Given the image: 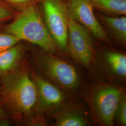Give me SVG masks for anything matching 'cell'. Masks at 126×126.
I'll list each match as a JSON object with an SVG mask.
<instances>
[{"label": "cell", "instance_id": "6da1fadb", "mask_svg": "<svg viewBox=\"0 0 126 126\" xmlns=\"http://www.w3.org/2000/svg\"><path fill=\"white\" fill-rule=\"evenodd\" d=\"M4 32L21 41L37 45L48 52L53 53L58 48L46 25L40 2L18 12L5 27Z\"/></svg>", "mask_w": 126, "mask_h": 126}, {"label": "cell", "instance_id": "7a4b0ae2", "mask_svg": "<svg viewBox=\"0 0 126 126\" xmlns=\"http://www.w3.org/2000/svg\"><path fill=\"white\" fill-rule=\"evenodd\" d=\"M4 94L6 99L16 113H30L36 104L38 94L36 84L26 72H20L7 82Z\"/></svg>", "mask_w": 126, "mask_h": 126}, {"label": "cell", "instance_id": "3957f363", "mask_svg": "<svg viewBox=\"0 0 126 126\" xmlns=\"http://www.w3.org/2000/svg\"><path fill=\"white\" fill-rule=\"evenodd\" d=\"M46 25L59 49L66 50L69 13L65 0H40Z\"/></svg>", "mask_w": 126, "mask_h": 126}, {"label": "cell", "instance_id": "277c9868", "mask_svg": "<svg viewBox=\"0 0 126 126\" xmlns=\"http://www.w3.org/2000/svg\"><path fill=\"white\" fill-rule=\"evenodd\" d=\"M92 36L87 28L69 16L66 50L76 62L86 67L89 66L93 59Z\"/></svg>", "mask_w": 126, "mask_h": 126}, {"label": "cell", "instance_id": "5b68a950", "mask_svg": "<svg viewBox=\"0 0 126 126\" xmlns=\"http://www.w3.org/2000/svg\"><path fill=\"white\" fill-rule=\"evenodd\" d=\"M69 16L87 28L99 40L109 42L108 35L100 23L88 0H65Z\"/></svg>", "mask_w": 126, "mask_h": 126}, {"label": "cell", "instance_id": "8992f818", "mask_svg": "<svg viewBox=\"0 0 126 126\" xmlns=\"http://www.w3.org/2000/svg\"><path fill=\"white\" fill-rule=\"evenodd\" d=\"M123 97L120 89L106 86L99 88L94 95L93 103L98 120L106 126H112L117 107Z\"/></svg>", "mask_w": 126, "mask_h": 126}, {"label": "cell", "instance_id": "52a82bcc", "mask_svg": "<svg viewBox=\"0 0 126 126\" xmlns=\"http://www.w3.org/2000/svg\"><path fill=\"white\" fill-rule=\"evenodd\" d=\"M41 64L46 74L59 85L69 89L78 85L79 73L70 63L50 54L43 57Z\"/></svg>", "mask_w": 126, "mask_h": 126}, {"label": "cell", "instance_id": "ba28073f", "mask_svg": "<svg viewBox=\"0 0 126 126\" xmlns=\"http://www.w3.org/2000/svg\"><path fill=\"white\" fill-rule=\"evenodd\" d=\"M34 77L37 94L44 107H54L63 101V94L56 86L39 76L35 75Z\"/></svg>", "mask_w": 126, "mask_h": 126}, {"label": "cell", "instance_id": "9c48e42d", "mask_svg": "<svg viewBox=\"0 0 126 126\" xmlns=\"http://www.w3.org/2000/svg\"><path fill=\"white\" fill-rule=\"evenodd\" d=\"M95 15L100 23H102L117 40L126 43V16H112L98 12Z\"/></svg>", "mask_w": 126, "mask_h": 126}, {"label": "cell", "instance_id": "30bf717a", "mask_svg": "<svg viewBox=\"0 0 126 126\" xmlns=\"http://www.w3.org/2000/svg\"><path fill=\"white\" fill-rule=\"evenodd\" d=\"M94 9L112 16L126 15V0H88Z\"/></svg>", "mask_w": 126, "mask_h": 126}, {"label": "cell", "instance_id": "8fae6325", "mask_svg": "<svg viewBox=\"0 0 126 126\" xmlns=\"http://www.w3.org/2000/svg\"><path fill=\"white\" fill-rule=\"evenodd\" d=\"M23 52V46L18 44L0 52V72H8L13 70L22 58Z\"/></svg>", "mask_w": 126, "mask_h": 126}, {"label": "cell", "instance_id": "7c38bea8", "mask_svg": "<svg viewBox=\"0 0 126 126\" xmlns=\"http://www.w3.org/2000/svg\"><path fill=\"white\" fill-rule=\"evenodd\" d=\"M107 63L111 71L119 76H126V57L118 52L109 51L106 56Z\"/></svg>", "mask_w": 126, "mask_h": 126}, {"label": "cell", "instance_id": "4fadbf2b", "mask_svg": "<svg viewBox=\"0 0 126 126\" xmlns=\"http://www.w3.org/2000/svg\"><path fill=\"white\" fill-rule=\"evenodd\" d=\"M58 126H85L87 125L86 120L75 113L67 112L60 114L56 121Z\"/></svg>", "mask_w": 126, "mask_h": 126}, {"label": "cell", "instance_id": "5bb4252c", "mask_svg": "<svg viewBox=\"0 0 126 126\" xmlns=\"http://www.w3.org/2000/svg\"><path fill=\"white\" fill-rule=\"evenodd\" d=\"M21 40L13 35L7 32H0V52L17 45Z\"/></svg>", "mask_w": 126, "mask_h": 126}, {"label": "cell", "instance_id": "9a60e30c", "mask_svg": "<svg viewBox=\"0 0 126 126\" xmlns=\"http://www.w3.org/2000/svg\"><path fill=\"white\" fill-rule=\"evenodd\" d=\"M17 11H21L40 2V0H2Z\"/></svg>", "mask_w": 126, "mask_h": 126}, {"label": "cell", "instance_id": "2e32d148", "mask_svg": "<svg viewBox=\"0 0 126 126\" xmlns=\"http://www.w3.org/2000/svg\"><path fill=\"white\" fill-rule=\"evenodd\" d=\"M18 12L3 0H0V23L12 20Z\"/></svg>", "mask_w": 126, "mask_h": 126}, {"label": "cell", "instance_id": "e0dca14e", "mask_svg": "<svg viewBox=\"0 0 126 126\" xmlns=\"http://www.w3.org/2000/svg\"><path fill=\"white\" fill-rule=\"evenodd\" d=\"M117 115L119 122L123 125L126 124V100L124 98H122L117 107L115 116Z\"/></svg>", "mask_w": 126, "mask_h": 126}, {"label": "cell", "instance_id": "ac0fdd59", "mask_svg": "<svg viewBox=\"0 0 126 126\" xmlns=\"http://www.w3.org/2000/svg\"><path fill=\"white\" fill-rule=\"evenodd\" d=\"M3 113L2 110H1V109L0 108V119L3 116Z\"/></svg>", "mask_w": 126, "mask_h": 126}]
</instances>
